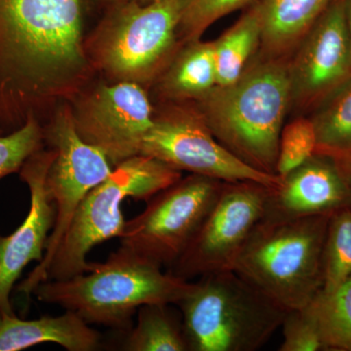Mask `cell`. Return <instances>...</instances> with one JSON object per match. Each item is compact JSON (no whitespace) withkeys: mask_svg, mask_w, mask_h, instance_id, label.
Wrapping results in <instances>:
<instances>
[{"mask_svg":"<svg viewBox=\"0 0 351 351\" xmlns=\"http://www.w3.org/2000/svg\"><path fill=\"white\" fill-rule=\"evenodd\" d=\"M87 0H0V132L77 93L90 75Z\"/></svg>","mask_w":351,"mask_h":351,"instance_id":"obj_1","label":"cell"},{"mask_svg":"<svg viewBox=\"0 0 351 351\" xmlns=\"http://www.w3.org/2000/svg\"><path fill=\"white\" fill-rule=\"evenodd\" d=\"M255 57L234 82L216 85L198 100L200 114L228 151L251 167L277 176L279 138L292 104L289 64Z\"/></svg>","mask_w":351,"mask_h":351,"instance_id":"obj_2","label":"cell"},{"mask_svg":"<svg viewBox=\"0 0 351 351\" xmlns=\"http://www.w3.org/2000/svg\"><path fill=\"white\" fill-rule=\"evenodd\" d=\"M191 284L120 247L105 263H93L90 271L43 281L32 295L77 313L89 324L123 328L145 304H179Z\"/></svg>","mask_w":351,"mask_h":351,"instance_id":"obj_3","label":"cell"},{"mask_svg":"<svg viewBox=\"0 0 351 351\" xmlns=\"http://www.w3.org/2000/svg\"><path fill=\"white\" fill-rule=\"evenodd\" d=\"M330 216L261 219L233 270L285 311L306 307L322 289L323 248Z\"/></svg>","mask_w":351,"mask_h":351,"instance_id":"obj_4","label":"cell"},{"mask_svg":"<svg viewBox=\"0 0 351 351\" xmlns=\"http://www.w3.org/2000/svg\"><path fill=\"white\" fill-rule=\"evenodd\" d=\"M178 306L191 351L260 350L287 313L234 270L199 277Z\"/></svg>","mask_w":351,"mask_h":351,"instance_id":"obj_5","label":"cell"},{"mask_svg":"<svg viewBox=\"0 0 351 351\" xmlns=\"http://www.w3.org/2000/svg\"><path fill=\"white\" fill-rule=\"evenodd\" d=\"M181 179V171L144 154L115 166L112 174L80 203L46 269L44 281L64 280L90 271L93 263L87 261L89 252L98 244L119 239L123 232L124 201H147Z\"/></svg>","mask_w":351,"mask_h":351,"instance_id":"obj_6","label":"cell"},{"mask_svg":"<svg viewBox=\"0 0 351 351\" xmlns=\"http://www.w3.org/2000/svg\"><path fill=\"white\" fill-rule=\"evenodd\" d=\"M184 0L117 4L95 41V62L121 82H149L174 51Z\"/></svg>","mask_w":351,"mask_h":351,"instance_id":"obj_7","label":"cell"},{"mask_svg":"<svg viewBox=\"0 0 351 351\" xmlns=\"http://www.w3.org/2000/svg\"><path fill=\"white\" fill-rule=\"evenodd\" d=\"M223 182L193 174L147 200L127 221L120 247L170 269L188 248L221 193Z\"/></svg>","mask_w":351,"mask_h":351,"instance_id":"obj_8","label":"cell"},{"mask_svg":"<svg viewBox=\"0 0 351 351\" xmlns=\"http://www.w3.org/2000/svg\"><path fill=\"white\" fill-rule=\"evenodd\" d=\"M43 135L56 152L46 180L56 217L43 260L18 286V291L25 295H31L34 289L43 282L46 269L80 203L113 170L106 154L80 137L71 108L64 107L60 110L47 131L43 130Z\"/></svg>","mask_w":351,"mask_h":351,"instance_id":"obj_9","label":"cell"},{"mask_svg":"<svg viewBox=\"0 0 351 351\" xmlns=\"http://www.w3.org/2000/svg\"><path fill=\"white\" fill-rule=\"evenodd\" d=\"M269 188L255 182H223L206 219L167 271L191 281L233 270L247 240L263 219Z\"/></svg>","mask_w":351,"mask_h":351,"instance_id":"obj_10","label":"cell"},{"mask_svg":"<svg viewBox=\"0 0 351 351\" xmlns=\"http://www.w3.org/2000/svg\"><path fill=\"white\" fill-rule=\"evenodd\" d=\"M141 154L179 171L223 182H255L276 186L281 178L251 167L228 151L213 135L200 113L171 110L154 117L143 141Z\"/></svg>","mask_w":351,"mask_h":351,"instance_id":"obj_11","label":"cell"},{"mask_svg":"<svg viewBox=\"0 0 351 351\" xmlns=\"http://www.w3.org/2000/svg\"><path fill=\"white\" fill-rule=\"evenodd\" d=\"M289 64L292 104L317 110L351 82V48L345 0H332Z\"/></svg>","mask_w":351,"mask_h":351,"instance_id":"obj_12","label":"cell"},{"mask_svg":"<svg viewBox=\"0 0 351 351\" xmlns=\"http://www.w3.org/2000/svg\"><path fill=\"white\" fill-rule=\"evenodd\" d=\"M73 115L80 137L101 149L113 166L141 154L154 119L143 88L126 82L97 88Z\"/></svg>","mask_w":351,"mask_h":351,"instance_id":"obj_13","label":"cell"},{"mask_svg":"<svg viewBox=\"0 0 351 351\" xmlns=\"http://www.w3.org/2000/svg\"><path fill=\"white\" fill-rule=\"evenodd\" d=\"M56 156L55 149L32 154L20 170V178L31 193V206L25 221L11 234L0 232V313L15 315L11 294L23 270L29 263L43 260L54 226L56 209L48 191V171Z\"/></svg>","mask_w":351,"mask_h":351,"instance_id":"obj_14","label":"cell"},{"mask_svg":"<svg viewBox=\"0 0 351 351\" xmlns=\"http://www.w3.org/2000/svg\"><path fill=\"white\" fill-rule=\"evenodd\" d=\"M346 207H351V189L345 174L332 159L314 154L269 188L262 219L289 221Z\"/></svg>","mask_w":351,"mask_h":351,"instance_id":"obj_15","label":"cell"},{"mask_svg":"<svg viewBox=\"0 0 351 351\" xmlns=\"http://www.w3.org/2000/svg\"><path fill=\"white\" fill-rule=\"evenodd\" d=\"M100 341V334L71 311L34 320L2 315L0 321V351L24 350L44 343H57L69 351H92Z\"/></svg>","mask_w":351,"mask_h":351,"instance_id":"obj_16","label":"cell"},{"mask_svg":"<svg viewBox=\"0 0 351 351\" xmlns=\"http://www.w3.org/2000/svg\"><path fill=\"white\" fill-rule=\"evenodd\" d=\"M332 0H254L262 27L263 54L283 59L297 49Z\"/></svg>","mask_w":351,"mask_h":351,"instance_id":"obj_17","label":"cell"},{"mask_svg":"<svg viewBox=\"0 0 351 351\" xmlns=\"http://www.w3.org/2000/svg\"><path fill=\"white\" fill-rule=\"evenodd\" d=\"M217 85L213 41L189 43L164 77L162 90L172 99L203 98Z\"/></svg>","mask_w":351,"mask_h":351,"instance_id":"obj_18","label":"cell"},{"mask_svg":"<svg viewBox=\"0 0 351 351\" xmlns=\"http://www.w3.org/2000/svg\"><path fill=\"white\" fill-rule=\"evenodd\" d=\"M262 41V27L255 7L251 6L217 40L213 41L217 85L234 82L252 59Z\"/></svg>","mask_w":351,"mask_h":351,"instance_id":"obj_19","label":"cell"},{"mask_svg":"<svg viewBox=\"0 0 351 351\" xmlns=\"http://www.w3.org/2000/svg\"><path fill=\"white\" fill-rule=\"evenodd\" d=\"M315 154L332 159L341 170L351 168V82L323 104L311 117Z\"/></svg>","mask_w":351,"mask_h":351,"instance_id":"obj_20","label":"cell"},{"mask_svg":"<svg viewBox=\"0 0 351 351\" xmlns=\"http://www.w3.org/2000/svg\"><path fill=\"white\" fill-rule=\"evenodd\" d=\"M171 304H145L138 309L137 323L126 339L123 348L129 351H186L182 319Z\"/></svg>","mask_w":351,"mask_h":351,"instance_id":"obj_21","label":"cell"},{"mask_svg":"<svg viewBox=\"0 0 351 351\" xmlns=\"http://www.w3.org/2000/svg\"><path fill=\"white\" fill-rule=\"evenodd\" d=\"M325 350L351 351V276L329 293L320 292L306 306Z\"/></svg>","mask_w":351,"mask_h":351,"instance_id":"obj_22","label":"cell"},{"mask_svg":"<svg viewBox=\"0 0 351 351\" xmlns=\"http://www.w3.org/2000/svg\"><path fill=\"white\" fill-rule=\"evenodd\" d=\"M351 276V207L331 214L322 256V289L329 293Z\"/></svg>","mask_w":351,"mask_h":351,"instance_id":"obj_23","label":"cell"},{"mask_svg":"<svg viewBox=\"0 0 351 351\" xmlns=\"http://www.w3.org/2000/svg\"><path fill=\"white\" fill-rule=\"evenodd\" d=\"M315 127L311 119L298 117L281 131L277 156L276 174L282 178L315 154Z\"/></svg>","mask_w":351,"mask_h":351,"instance_id":"obj_24","label":"cell"},{"mask_svg":"<svg viewBox=\"0 0 351 351\" xmlns=\"http://www.w3.org/2000/svg\"><path fill=\"white\" fill-rule=\"evenodd\" d=\"M43 129L32 114L20 128L0 136V180L20 172L25 161L43 149Z\"/></svg>","mask_w":351,"mask_h":351,"instance_id":"obj_25","label":"cell"},{"mask_svg":"<svg viewBox=\"0 0 351 351\" xmlns=\"http://www.w3.org/2000/svg\"><path fill=\"white\" fill-rule=\"evenodd\" d=\"M254 0H184L179 32L189 43L199 40L217 21Z\"/></svg>","mask_w":351,"mask_h":351,"instance_id":"obj_26","label":"cell"},{"mask_svg":"<svg viewBox=\"0 0 351 351\" xmlns=\"http://www.w3.org/2000/svg\"><path fill=\"white\" fill-rule=\"evenodd\" d=\"M281 328L283 341L279 351L325 350L317 325L306 307L287 311Z\"/></svg>","mask_w":351,"mask_h":351,"instance_id":"obj_27","label":"cell"},{"mask_svg":"<svg viewBox=\"0 0 351 351\" xmlns=\"http://www.w3.org/2000/svg\"><path fill=\"white\" fill-rule=\"evenodd\" d=\"M346 27H348V38L351 48V0H345Z\"/></svg>","mask_w":351,"mask_h":351,"instance_id":"obj_28","label":"cell"},{"mask_svg":"<svg viewBox=\"0 0 351 351\" xmlns=\"http://www.w3.org/2000/svg\"><path fill=\"white\" fill-rule=\"evenodd\" d=\"M343 172V174H345L346 179H348V184H350V189H351V168L350 169L346 170H341Z\"/></svg>","mask_w":351,"mask_h":351,"instance_id":"obj_29","label":"cell"},{"mask_svg":"<svg viewBox=\"0 0 351 351\" xmlns=\"http://www.w3.org/2000/svg\"><path fill=\"white\" fill-rule=\"evenodd\" d=\"M136 1L140 4H147L149 3V2L154 1V0H136Z\"/></svg>","mask_w":351,"mask_h":351,"instance_id":"obj_30","label":"cell"},{"mask_svg":"<svg viewBox=\"0 0 351 351\" xmlns=\"http://www.w3.org/2000/svg\"><path fill=\"white\" fill-rule=\"evenodd\" d=\"M114 1L117 2V4L121 3V2L127 1V0H114Z\"/></svg>","mask_w":351,"mask_h":351,"instance_id":"obj_31","label":"cell"},{"mask_svg":"<svg viewBox=\"0 0 351 351\" xmlns=\"http://www.w3.org/2000/svg\"><path fill=\"white\" fill-rule=\"evenodd\" d=\"M2 315L1 313H0V321H1Z\"/></svg>","mask_w":351,"mask_h":351,"instance_id":"obj_32","label":"cell"}]
</instances>
